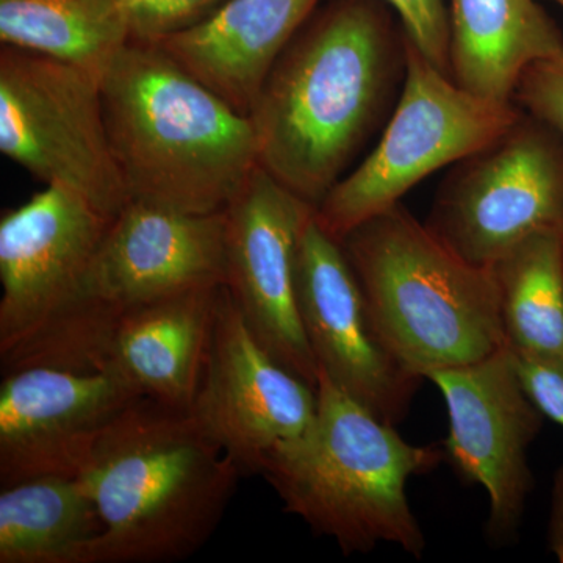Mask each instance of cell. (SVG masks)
<instances>
[{"label": "cell", "instance_id": "6da1fadb", "mask_svg": "<svg viewBox=\"0 0 563 563\" xmlns=\"http://www.w3.org/2000/svg\"><path fill=\"white\" fill-rule=\"evenodd\" d=\"M391 10L387 0H322L252 110L258 166L314 209L401 96L409 38Z\"/></svg>", "mask_w": 563, "mask_h": 563}, {"label": "cell", "instance_id": "7a4b0ae2", "mask_svg": "<svg viewBox=\"0 0 563 563\" xmlns=\"http://www.w3.org/2000/svg\"><path fill=\"white\" fill-rule=\"evenodd\" d=\"M242 476L188 410L141 396L110 422L79 479L103 525L85 563H172L206 547Z\"/></svg>", "mask_w": 563, "mask_h": 563}, {"label": "cell", "instance_id": "3957f363", "mask_svg": "<svg viewBox=\"0 0 563 563\" xmlns=\"http://www.w3.org/2000/svg\"><path fill=\"white\" fill-rule=\"evenodd\" d=\"M111 150L131 201L217 213L258 166L246 114L155 44L129 43L101 77Z\"/></svg>", "mask_w": 563, "mask_h": 563}, {"label": "cell", "instance_id": "277c9868", "mask_svg": "<svg viewBox=\"0 0 563 563\" xmlns=\"http://www.w3.org/2000/svg\"><path fill=\"white\" fill-rule=\"evenodd\" d=\"M317 417L298 439L263 463L262 476L284 510L335 540L344 555L396 544L421 559L426 537L407 496L410 477L444 461L439 444L406 442L325 374L318 377Z\"/></svg>", "mask_w": 563, "mask_h": 563}, {"label": "cell", "instance_id": "5b68a950", "mask_svg": "<svg viewBox=\"0 0 563 563\" xmlns=\"http://www.w3.org/2000/svg\"><path fill=\"white\" fill-rule=\"evenodd\" d=\"M377 332L417 376L506 346L493 268L463 261L401 202L342 240Z\"/></svg>", "mask_w": 563, "mask_h": 563}, {"label": "cell", "instance_id": "8992f818", "mask_svg": "<svg viewBox=\"0 0 563 563\" xmlns=\"http://www.w3.org/2000/svg\"><path fill=\"white\" fill-rule=\"evenodd\" d=\"M87 198L46 185L0 218V362L103 369L109 325L91 299L96 255L110 228Z\"/></svg>", "mask_w": 563, "mask_h": 563}, {"label": "cell", "instance_id": "52a82bcc", "mask_svg": "<svg viewBox=\"0 0 563 563\" xmlns=\"http://www.w3.org/2000/svg\"><path fill=\"white\" fill-rule=\"evenodd\" d=\"M515 102L463 90L409 40L401 96L379 143L314 210L325 232L342 242L352 229L401 202L432 173L468 157L520 117Z\"/></svg>", "mask_w": 563, "mask_h": 563}, {"label": "cell", "instance_id": "ba28073f", "mask_svg": "<svg viewBox=\"0 0 563 563\" xmlns=\"http://www.w3.org/2000/svg\"><path fill=\"white\" fill-rule=\"evenodd\" d=\"M0 152L113 220L129 195L111 150L101 77L35 52L0 51Z\"/></svg>", "mask_w": 563, "mask_h": 563}, {"label": "cell", "instance_id": "9c48e42d", "mask_svg": "<svg viewBox=\"0 0 563 563\" xmlns=\"http://www.w3.org/2000/svg\"><path fill=\"white\" fill-rule=\"evenodd\" d=\"M463 261L493 268L533 233H563V136L529 111L451 166L424 222Z\"/></svg>", "mask_w": 563, "mask_h": 563}, {"label": "cell", "instance_id": "30bf717a", "mask_svg": "<svg viewBox=\"0 0 563 563\" xmlns=\"http://www.w3.org/2000/svg\"><path fill=\"white\" fill-rule=\"evenodd\" d=\"M426 380L446 404L444 459L490 499L485 536L495 547L512 544L533 490L529 448L544 422L520 383L514 352L503 346L472 365L428 373Z\"/></svg>", "mask_w": 563, "mask_h": 563}, {"label": "cell", "instance_id": "8fae6325", "mask_svg": "<svg viewBox=\"0 0 563 563\" xmlns=\"http://www.w3.org/2000/svg\"><path fill=\"white\" fill-rule=\"evenodd\" d=\"M295 296L320 373L379 420L391 426L406 420L424 379L377 332L342 243L314 213L296 247Z\"/></svg>", "mask_w": 563, "mask_h": 563}, {"label": "cell", "instance_id": "7c38bea8", "mask_svg": "<svg viewBox=\"0 0 563 563\" xmlns=\"http://www.w3.org/2000/svg\"><path fill=\"white\" fill-rule=\"evenodd\" d=\"M317 388L274 361L221 288L209 352L191 417L242 474H261L282 444L317 417Z\"/></svg>", "mask_w": 563, "mask_h": 563}, {"label": "cell", "instance_id": "4fadbf2b", "mask_svg": "<svg viewBox=\"0 0 563 563\" xmlns=\"http://www.w3.org/2000/svg\"><path fill=\"white\" fill-rule=\"evenodd\" d=\"M314 207L257 166L225 209V290L274 361L318 387L295 296V254Z\"/></svg>", "mask_w": 563, "mask_h": 563}, {"label": "cell", "instance_id": "5bb4252c", "mask_svg": "<svg viewBox=\"0 0 563 563\" xmlns=\"http://www.w3.org/2000/svg\"><path fill=\"white\" fill-rule=\"evenodd\" d=\"M140 391L111 369L27 366L3 373L0 485L79 477L99 437Z\"/></svg>", "mask_w": 563, "mask_h": 563}, {"label": "cell", "instance_id": "9a60e30c", "mask_svg": "<svg viewBox=\"0 0 563 563\" xmlns=\"http://www.w3.org/2000/svg\"><path fill=\"white\" fill-rule=\"evenodd\" d=\"M225 282V210L190 213L129 201L110 222L90 292L109 331L131 307Z\"/></svg>", "mask_w": 563, "mask_h": 563}, {"label": "cell", "instance_id": "2e32d148", "mask_svg": "<svg viewBox=\"0 0 563 563\" xmlns=\"http://www.w3.org/2000/svg\"><path fill=\"white\" fill-rule=\"evenodd\" d=\"M322 0H225L155 46L233 110L251 117L282 52Z\"/></svg>", "mask_w": 563, "mask_h": 563}, {"label": "cell", "instance_id": "e0dca14e", "mask_svg": "<svg viewBox=\"0 0 563 563\" xmlns=\"http://www.w3.org/2000/svg\"><path fill=\"white\" fill-rule=\"evenodd\" d=\"M222 287L177 292L118 314L103 347V369L121 374L141 396L190 410Z\"/></svg>", "mask_w": 563, "mask_h": 563}, {"label": "cell", "instance_id": "ac0fdd59", "mask_svg": "<svg viewBox=\"0 0 563 563\" xmlns=\"http://www.w3.org/2000/svg\"><path fill=\"white\" fill-rule=\"evenodd\" d=\"M451 77L463 90L514 102L532 63L563 58V33L536 0H448Z\"/></svg>", "mask_w": 563, "mask_h": 563}, {"label": "cell", "instance_id": "d6986e66", "mask_svg": "<svg viewBox=\"0 0 563 563\" xmlns=\"http://www.w3.org/2000/svg\"><path fill=\"white\" fill-rule=\"evenodd\" d=\"M102 531L79 477H32L0 492V563H85Z\"/></svg>", "mask_w": 563, "mask_h": 563}, {"label": "cell", "instance_id": "ffe728a7", "mask_svg": "<svg viewBox=\"0 0 563 563\" xmlns=\"http://www.w3.org/2000/svg\"><path fill=\"white\" fill-rule=\"evenodd\" d=\"M0 43L102 77L131 33L120 0H0Z\"/></svg>", "mask_w": 563, "mask_h": 563}, {"label": "cell", "instance_id": "44dd1931", "mask_svg": "<svg viewBox=\"0 0 563 563\" xmlns=\"http://www.w3.org/2000/svg\"><path fill=\"white\" fill-rule=\"evenodd\" d=\"M493 272L506 346L517 355H563V233H533Z\"/></svg>", "mask_w": 563, "mask_h": 563}, {"label": "cell", "instance_id": "7402d4cb", "mask_svg": "<svg viewBox=\"0 0 563 563\" xmlns=\"http://www.w3.org/2000/svg\"><path fill=\"white\" fill-rule=\"evenodd\" d=\"M131 43L157 44L206 20L225 0H120Z\"/></svg>", "mask_w": 563, "mask_h": 563}, {"label": "cell", "instance_id": "603a6c76", "mask_svg": "<svg viewBox=\"0 0 563 563\" xmlns=\"http://www.w3.org/2000/svg\"><path fill=\"white\" fill-rule=\"evenodd\" d=\"M398 14L407 38L435 68L451 76L450 13L446 0H387Z\"/></svg>", "mask_w": 563, "mask_h": 563}, {"label": "cell", "instance_id": "cb8c5ba5", "mask_svg": "<svg viewBox=\"0 0 563 563\" xmlns=\"http://www.w3.org/2000/svg\"><path fill=\"white\" fill-rule=\"evenodd\" d=\"M514 102L553 125L563 136V58L528 66L518 80Z\"/></svg>", "mask_w": 563, "mask_h": 563}, {"label": "cell", "instance_id": "d4e9b609", "mask_svg": "<svg viewBox=\"0 0 563 563\" xmlns=\"http://www.w3.org/2000/svg\"><path fill=\"white\" fill-rule=\"evenodd\" d=\"M515 355L518 377L544 418L563 428V355Z\"/></svg>", "mask_w": 563, "mask_h": 563}, {"label": "cell", "instance_id": "484cf974", "mask_svg": "<svg viewBox=\"0 0 563 563\" xmlns=\"http://www.w3.org/2000/svg\"><path fill=\"white\" fill-rule=\"evenodd\" d=\"M548 548L563 563V465L553 476L551 488L550 521H548Z\"/></svg>", "mask_w": 563, "mask_h": 563}, {"label": "cell", "instance_id": "4316f807", "mask_svg": "<svg viewBox=\"0 0 563 563\" xmlns=\"http://www.w3.org/2000/svg\"><path fill=\"white\" fill-rule=\"evenodd\" d=\"M554 2H558V3H559V5H561V7H562V9H563V0H554Z\"/></svg>", "mask_w": 563, "mask_h": 563}]
</instances>
